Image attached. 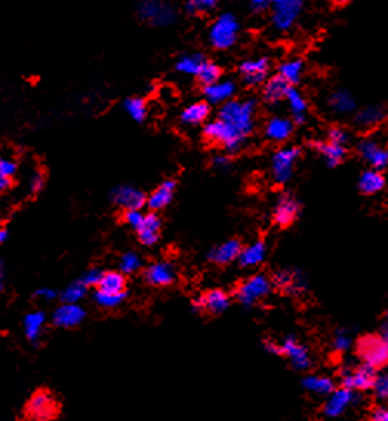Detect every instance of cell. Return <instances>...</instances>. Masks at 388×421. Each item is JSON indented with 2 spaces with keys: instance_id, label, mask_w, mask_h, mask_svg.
Masks as SVG:
<instances>
[{
  "instance_id": "6da1fadb",
  "label": "cell",
  "mask_w": 388,
  "mask_h": 421,
  "mask_svg": "<svg viewBox=\"0 0 388 421\" xmlns=\"http://www.w3.org/2000/svg\"><path fill=\"white\" fill-rule=\"evenodd\" d=\"M218 118L238 131L241 136L248 137L254 129L256 102L253 98H245V100L232 98V100L222 103Z\"/></svg>"
},
{
  "instance_id": "7a4b0ae2",
  "label": "cell",
  "mask_w": 388,
  "mask_h": 421,
  "mask_svg": "<svg viewBox=\"0 0 388 421\" xmlns=\"http://www.w3.org/2000/svg\"><path fill=\"white\" fill-rule=\"evenodd\" d=\"M137 17L154 28H167L177 21V8L171 0H139Z\"/></svg>"
},
{
  "instance_id": "3957f363",
  "label": "cell",
  "mask_w": 388,
  "mask_h": 421,
  "mask_svg": "<svg viewBox=\"0 0 388 421\" xmlns=\"http://www.w3.org/2000/svg\"><path fill=\"white\" fill-rule=\"evenodd\" d=\"M241 23L232 12H222L213 21L208 30V41L212 47L225 51L233 48L239 39Z\"/></svg>"
},
{
  "instance_id": "277c9868",
  "label": "cell",
  "mask_w": 388,
  "mask_h": 421,
  "mask_svg": "<svg viewBox=\"0 0 388 421\" xmlns=\"http://www.w3.org/2000/svg\"><path fill=\"white\" fill-rule=\"evenodd\" d=\"M273 289V280H269L264 274H254L242 281L236 289V300L245 307L253 306L259 301L265 300Z\"/></svg>"
},
{
  "instance_id": "5b68a950",
  "label": "cell",
  "mask_w": 388,
  "mask_h": 421,
  "mask_svg": "<svg viewBox=\"0 0 388 421\" xmlns=\"http://www.w3.org/2000/svg\"><path fill=\"white\" fill-rule=\"evenodd\" d=\"M203 136H205V139L212 143L221 144V147L223 149H227L228 153H236V151H239L247 140V137L241 136L238 131L233 129L229 125L221 120V118L208 122L205 125V128H203Z\"/></svg>"
},
{
  "instance_id": "8992f818",
  "label": "cell",
  "mask_w": 388,
  "mask_h": 421,
  "mask_svg": "<svg viewBox=\"0 0 388 421\" xmlns=\"http://www.w3.org/2000/svg\"><path fill=\"white\" fill-rule=\"evenodd\" d=\"M356 352L360 361L380 369L388 365V346L380 335H364L356 343Z\"/></svg>"
},
{
  "instance_id": "52a82bcc",
  "label": "cell",
  "mask_w": 388,
  "mask_h": 421,
  "mask_svg": "<svg viewBox=\"0 0 388 421\" xmlns=\"http://www.w3.org/2000/svg\"><path fill=\"white\" fill-rule=\"evenodd\" d=\"M300 159V149L298 147H287L276 151L272 157V177L278 185H285L294 175L296 164Z\"/></svg>"
},
{
  "instance_id": "ba28073f",
  "label": "cell",
  "mask_w": 388,
  "mask_h": 421,
  "mask_svg": "<svg viewBox=\"0 0 388 421\" xmlns=\"http://www.w3.org/2000/svg\"><path fill=\"white\" fill-rule=\"evenodd\" d=\"M302 10H304V0H276L272 6L273 28L279 32L290 31L298 22Z\"/></svg>"
},
{
  "instance_id": "9c48e42d",
  "label": "cell",
  "mask_w": 388,
  "mask_h": 421,
  "mask_svg": "<svg viewBox=\"0 0 388 421\" xmlns=\"http://www.w3.org/2000/svg\"><path fill=\"white\" fill-rule=\"evenodd\" d=\"M59 412V404L56 398L48 391H39L28 400L26 404V415L31 420L47 421L52 420Z\"/></svg>"
},
{
  "instance_id": "30bf717a",
  "label": "cell",
  "mask_w": 388,
  "mask_h": 421,
  "mask_svg": "<svg viewBox=\"0 0 388 421\" xmlns=\"http://www.w3.org/2000/svg\"><path fill=\"white\" fill-rule=\"evenodd\" d=\"M239 74L242 80L248 87H259L264 85L269 74V58L268 57H254L245 58L239 65Z\"/></svg>"
},
{
  "instance_id": "8fae6325",
  "label": "cell",
  "mask_w": 388,
  "mask_h": 421,
  "mask_svg": "<svg viewBox=\"0 0 388 421\" xmlns=\"http://www.w3.org/2000/svg\"><path fill=\"white\" fill-rule=\"evenodd\" d=\"M273 285L284 294L298 297V295L305 292L307 279L304 272L299 271V269H282V271L276 272Z\"/></svg>"
},
{
  "instance_id": "7c38bea8",
  "label": "cell",
  "mask_w": 388,
  "mask_h": 421,
  "mask_svg": "<svg viewBox=\"0 0 388 421\" xmlns=\"http://www.w3.org/2000/svg\"><path fill=\"white\" fill-rule=\"evenodd\" d=\"M280 354L285 355L296 371H307L312 367V354L305 345L294 337H287L280 345Z\"/></svg>"
},
{
  "instance_id": "4fadbf2b",
  "label": "cell",
  "mask_w": 388,
  "mask_h": 421,
  "mask_svg": "<svg viewBox=\"0 0 388 421\" xmlns=\"http://www.w3.org/2000/svg\"><path fill=\"white\" fill-rule=\"evenodd\" d=\"M358 154L370 168L382 171L388 166V149L374 139H364L358 144Z\"/></svg>"
},
{
  "instance_id": "5bb4252c",
  "label": "cell",
  "mask_w": 388,
  "mask_h": 421,
  "mask_svg": "<svg viewBox=\"0 0 388 421\" xmlns=\"http://www.w3.org/2000/svg\"><path fill=\"white\" fill-rule=\"evenodd\" d=\"M376 375V369L373 366L363 363L342 374V386L350 387L353 391H368L371 389Z\"/></svg>"
},
{
  "instance_id": "9a60e30c",
  "label": "cell",
  "mask_w": 388,
  "mask_h": 421,
  "mask_svg": "<svg viewBox=\"0 0 388 421\" xmlns=\"http://www.w3.org/2000/svg\"><path fill=\"white\" fill-rule=\"evenodd\" d=\"M354 403V391L350 387L342 386L339 389H334L330 396H327L324 404V415L328 418H338L350 409Z\"/></svg>"
},
{
  "instance_id": "2e32d148",
  "label": "cell",
  "mask_w": 388,
  "mask_h": 421,
  "mask_svg": "<svg viewBox=\"0 0 388 421\" xmlns=\"http://www.w3.org/2000/svg\"><path fill=\"white\" fill-rule=\"evenodd\" d=\"M299 202L290 193H285L279 197L273 210V222L280 228L293 225V222L299 215Z\"/></svg>"
},
{
  "instance_id": "e0dca14e",
  "label": "cell",
  "mask_w": 388,
  "mask_h": 421,
  "mask_svg": "<svg viewBox=\"0 0 388 421\" xmlns=\"http://www.w3.org/2000/svg\"><path fill=\"white\" fill-rule=\"evenodd\" d=\"M85 317H87V312H85V309L81 305L63 301V303L52 312V323L57 327L71 329L81 325Z\"/></svg>"
},
{
  "instance_id": "ac0fdd59",
  "label": "cell",
  "mask_w": 388,
  "mask_h": 421,
  "mask_svg": "<svg viewBox=\"0 0 388 421\" xmlns=\"http://www.w3.org/2000/svg\"><path fill=\"white\" fill-rule=\"evenodd\" d=\"M238 85L232 78H219L218 82L203 87V96L210 105H222L234 98Z\"/></svg>"
},
{
  "instance_id": "d6986e66",
  "label": "cell",
  "mask_w": 388,
  "mask_h": 421,
  "mask_svg": "<svg viewBox=\"0 0 388 421\" xmlns=\"http://www.w3.org/2000/svg\"><path fill=\"white\" fill-rule=\"evenodd\" d=\"M177 279L176 266L171 261L151 263L145 271V280L151 286H170Z\"/></svg>"
},
{
  "instance_id": "ffe728a7",
  "label": "cell",
  "mask_w": 388,
  "mask_h": 421,
  "mask_svg": "<svg viewBox=\"0 0 388 421\" xmlns=\"http://www.w3.org/2000/svg\"><path fill=\"white\" fill-rule=\"evenodd\" d=\"M194 309H202L213 315L223 314L229 307V295L222 289H213L194 300Z\"/></svg>"
},
{
  "instance_id": "44dd1931",
  "label": "cell",
  "mask_w": 388,
  "mask_h": 421,
  "mask_svg": "<svg viewBox=\"0 0 388 421\" xmlns=\"http://www.w3.org/2000/svg\"><path fill=\"white\" fill-rule=\"evenodd\" d=\"M294 131L293 118H287L282 116H274L268 118L265 125V139L273 143H284L290 139Z\"/></svg>"
},
{
  "instance_id": "7402d4cb",
  "label": "cell",
  "mask_w": 388,
  "mask_h": 421,
  "mask_svg": "<svg viewBox=\"0 0 388 421\" xmlns=\"http://www.w3.org/2000/svg\"><path fill=\"white\" fill-rule=\"evenodd\" d=\"M111 200L123 209H141L147 203V195L133 186H117L111 193Z\"/></svg>"
},
{
  "instance_id": "603a6c76",
  "label": "cell",
  "mask_w": 388,
  "mask_h": 421,
  "mask_svg": "<svg viewBox=\"0 0 388 421\" xmlns=\"http://www.w3.org/2000/svg\"><path fill=\"white\" fill-rule=\"evenodd\" d=\"M242 245L239 240H227L221 243L219 246L213 248L212 251L208 252V260L216 265H228V263H233L234 260H238L241 254Z\"/></svg>"
},
{
  "instance_id": "cb8c5ba5",
  "label": "cell",
  "mask_w": 388,
  "mask_h": 421,
  "mask_svg": "<svg viewBox=\"0 0 388 421\" xmlns=\"http://www.w3.org/2000/svg\"><path fill=\"white\" fill-rule=\"evenodd\" d=\"M313 147L322 155V159L325 160V163L330 168L338 166V164H340L342 162H344L345 155H347V147H345V144L334 143L331 140L314 142Z\"/></svg>"
},
{
  "instance_id": "d4e9b609",
  "label": "cell",
  "mask_w": 388,
  "mask_h": 421,
  "mask_svg": "<svg viewBox=\"0 0 388 421\" xmlns=\"http://www.w3.org/2000/svg\"><path fill=\"white\" fill-rule=\"evenodd\" d=\"M292 85L287 80H284L279 74L274 77H269L264 83V88H262V97L267 103L276 105L282 100H285L288 89H290Z\"/></svg>"
},
{
  "instance_id": "484cf974",
  "label": "cell",
  "mask_w": 388,
  "mask_h": 421,
  "mask_svg": "<svg viewBox=\"0 0 388 421\" xmlns=\"http://www.w3.org/2000/svg\"><path fill=\"white\" fill-rule=\"evenodd\" d=\"M328 108L336 116H348L356 111V100L347 89H336L328 96Z\"/></svg>"
},
{
  "instance_id": "4316f807",
  "label": "cell",
  "mask_w": 388,
  "mask_h": 421,
  "mask_svg": "<svg viewBox=\"0 0 388 421\" xmlns=\"http://www.w3.org/2000/svg\"><path fill=\"white\" fill-rule=\"evenodd\" d=\"M161 226L162 223L159 215L154 213L145 214V220H143L142 226L137 229V235H139V240L143 246H153L159 241Z\"/></svg>"
},
{
  "instance_id": "83f0119b",
  "label": "cell",
  "mask_w": 388,
  "mask_h": 421,
  "mask_svg": "<svg viewBox=\"0 0 388 421\" xmlns=\"http://www.w3.org/2000/svg\"><path fill=\"white\" fill-rule=\"evenodd\" d=\"M265 257H267L265 243L258 240V241H253L252 245L241 249L238 261L242 268H256L264 263Z\"/></svg>"
},
{
  "instance_id": "f1b7e54d",
  "label": "cell",
  "mask_w": 388,
  "mask_h": 421,
  "mask_svg": "<svg viewBox=\"0 0 388 421\" xmlns=\"http://www.w3.org/2000/svg\"><path fill=\"white\" fill-rule=\"evenodd\" d=\"M387 113L382 107H367L364 109H359L356 116H354V123L358 125L360 129H371L374 127H378L379 123H382L385 120Z\"/></svg>"
},
{
  "instance_id": "f546056e",
  "label": "cell",
  "mask_w": 388,
  "mask_h": 421,
  "mask_svg": "<svg viewBox=\"0 0 388 421\" xmlns=\"http://www.w3.org/2000/svg\"><path fill=\"white\" fill-rule=\"evenodd\" d=\"M174 191H176V183L173 180L163 182L159 188L151 193V195L147 199V205L153 210L167 208L171 200H173Z\"/></svg>"
},
{
  "instance_id": "4dcf8cb0",
  "label": "cell",
  "mask_w": 388,
  "mask_h": 421,
  "mask_svg": "<svg viewBox=\"0 0 388 421\" xmlns=\"http://www.w3.org/2000/svg\"><path fill=\"white\" fill-rule=\"evenodd\" d=\"M285 100L288 103V107H290L292 116H293V122L294 123H304L307 120V113H308V103L305 100L304 94L300 93L299 89H296L293 85L288 89Z\"/></svg>"
},
{
  "instance_id": "1f68e13d",
  "label": "cell",
  "mask_w": 388,
  "mask_h": 421,
  "mask_svg": "<svg viewBox=\"0 0 388 421\" xmlns=\"http://www.w3.org/2000/svg\"><path fill=\"white\" fill-rule=\"evenodd\" d=\"M210 103L205 102H196L188 105V107L182 111L181 114V122L183 125H188V127H194V125H201L203 122H207V118L210 117Z\"/></svg>"
},
{
  "instance_id": "d6a6232c",
  "label": "cell",
  "mask_w": 388,
  "mask_h": 421,
  "mask_svg": "<svg viewBox=\"0 0 388 421\" xmlns=\"http://www.w3.org/2000/svg\"><path fill=\"white\" fill-rule=\"evenodd\" d=\"M385 188V177L379 169H368L359 177V189L360 193L367 195H373L380 193Z\"/></svg>"
},
{
  "instance_id": "836d02e7",
  "label": "cell",
  "mask_w": 388,
  "mask_h": 421,
  "mask_svg": "<svg viewBox=\"0 0 388 421\" xmlns=\"http://www.w3.org/2000/svg\"><path fill=\"white\" fill-rule=\"evenodd\" d=\"M302 386H304L310 393L320 397L330 396V393L336 389V387H334V381L330 377H325V375H314V374L307 375V377L302 380Z\"/></svg>"
},
{
  "instance_id": "e575fe53",
  "label": "cell",
  "mask_w": 388,
  "mask_h": 421,
  "mask_svg": "<svg viewBox=\"0 0 388 421\" xmlns=\"http://www.w3.org/2000/svg\"><path fill=\"white\" fill-rule=\"evenodd\" d=\"M45 323H47V315L42 311H34L25 315L23 331L26 338H28L31 343H36V341H39V338L42 337Z\"/></svg>"
},
{
  "instance_id": "d590c367",
  "label": "cell",
  "mask_w": 388,
  "mask_h": 421,
  "mask_svg": "<svg viewBox=\"0 0 388 421\" xmlns=\"http://www.w3.org/2000/svg\"><path fill=\"white\" fill-rule=\"evenodd\" d=\"M205 56H202L201 52H190V54H183L176 62V71L185 76H197L201 67L205 62Z\"/></svg>"
},
{
  "instance_id": "8d00e7d4",
  "label": "cell",
  "mask_w": 388,
  "mask_h": 421,
  "mask_svg": "<svg viewBox=\"0 0 388 421\" xmlns=\"http://www.w3.org/2000/svg\"><path fill=\"white\" fill-rule=\"evenodd\" d=\"M278 74L287 80L290 85L300 82L302 74H304V61L302 58H290L279 65Z\"/></svg>"
},
{
  "instance_id": "74e56055",
  "label": "cell",
  "mask_w": 388,
  "mask_h": 421,
  "mask_svg": "<svg viewBox=\"0 0 388 421\" xmlns=\"http://www.w3.org/2000/svg\"><path fill=\"white\" fill-rule=\"evenodd\" d=\"M123 109L134 122H143L147 118V103L141 97H130L123 102Z\"/></svg>"
},
{
  "instance_id": "f35d334b",
  "label": "cell",
  "mask_w": 388,
  "mask_h": 421,
  "mask_svg": "<svg viewBox=\"0 0 388 421\" xmlns=\"http://www.w3.org/2000/svg\"><path fill=\"white\" fill-rule=\"evenodd\" d=\"M125 281L123 272H103L102 279L99 281V289L108 292H125Z\"/></svg>"
},
{
  "instance_id": "ab89813d",
  "label": "cell",
  "mask_w": 388,
  "mask_h": 421,
  "mask_svg": "<svg viewBox=\"0 0 388 421\" xmlns=\"http://www.w3.org/2000/svg\"><path fill=\"white\" fill-rule=\"evenodd\" d=\"M196 77L203 87H207V85H212L214 82H218L219 78H222V68L218 63H214L212 61H205Z\"/></svg>"
},
{
  "instance_id": "60d3db41",
  "label": "cell",
  "mask_w": 388,
  "mask_h": 421,
  "mask_svg": "<svg viewBox=\"0 0 388 421\" xmlns=\"http://www.w3.org/2000/svg\"><path fill=\"white\" fill-rule=\"evenodd\" d=\"M219 5V0H185L183 10L190 16H199L205 12H212Z\"/></svg>"
},
{
  "instance_id": "b9f144b4",
  "label": "cell",
  "mask_w": 388,
  "mask_h": 421,
  "mask_svg": "<svg viewBox=\"0 0 388 421\" xmlns=\"http://www.w3.org/2000/svg\"><path fill=\"white\" fill-rule=\"evenodd\" d=\"M125 297H127V294L125 292H108V291H102V289H97V292L94 294L96 303L107 309L121 306Z\"/></svg>"
},
{
  "instance_id": "7bdbcfd3",
  "label": "cell",
  "mask_w": 388,
  "mask_h": 421,
  "mask_svg": "<svg viewBox=\"0 0 388 421\" xmlns=\"http://www.w3.org/2000/svg\"><path fill=\"white\" fill-rule=\"evenodd\" d=\"M87 288L88 286L82 280L71 283L62 292V300L67 301V303H79L85 297V294H87Z\"/></svg>"
},
{
  "instance_id": "ee69618b",
  "label": "cell",
  "mask_w": 388,
  "mask_h": 421,
  "mask_svg": "<svg viewBox=\"0 0 388 421\" xmlns=\"http://www.w3.org/2000/svg\"><path fill=\"white\" fill-rule=\"evenodd\" d=\"M141 266H142V260L139 257V254L130 251V252H125L121 257L119 268H121V272L123 274L137 272L141 269Z\"/></svg>"
},
{
  "instance_id": "f6af8a7d",
  "label": "cell",
  "mask_w": 388,
  "mask_h": 421,
  "mask_svg": "<svg viewBox=\"0 0 388 421\" xmlns=\"http://www.w3.org/2000/svg\"><path fill=\"white\" fill-rule=\"evenodd\" d=\"M371 391L379 401H388V371L376 375Z\"/></svg>"
},
{
  "instance_id": "bcb514c9",
  "label": "cell",
  "mask_w": 388,
  "mask_h": 421,
  "mask_svg": "<svg viewBox=\"0 0 388 421\" xmlns=\"http://www.w3.org/2000/svg\"><path fill=\"white\" fill-rule=\"evenodd\" d=\"M331 346H333L334 352H338V354H344L347 351H350L351 337L345 331H338L336 334H334Z\"/></svg>"
},
{
  "instance_id": "7dc6e473",
  "label": "cell",
  "mask_w": 388,
  "mask_h": 421,
  "mask_svg": "<svg viewBox=\"0 0 388 421\" xmlns=\"http://www.w3.org/2000/svg\"><path fill=\"white\" fill-rule=\"evenodd\" d=\"M123 220L128 226H131L137 231V229L142 226L143 220H145V214H142L141 209H127L125 210Z\"/></svg>"
},
{
  "instance_id": "c3c4849f",
  "label": "cell",
  "mask_w": 388,
  "mask_h": 421,
  "mask_svg": "<svg viewBox=\"0 0 388 421\" xmlns=\"http://www.w3.org/2000/svg\"><path fill=\"white\" fill-rule=\"evenodd\" d=\"M328 140H331L334 143H339V144H345V147H347V143H348L347 131L339 128V127L331 128L330 131H328Z\"/></svg>"
},
{
  "instance_id": "681fc988",
  "label": "cell",
  "mask_w": 388,
  "mask_h": 421,
  "mask_svg": "<svg viewBox=\"0 0 388 421\" xmlns=\"http://www.w3.org/2000/svg\"><path fill=\"white\" fill-rule=\"evenodd\" d=\"M102 274H103V272L99 271V269H90V271H87V272H85V274L82 275V279H81V280H82L88 288H90V286H99V281H101V279H102Z\"/></svg>"
},
{
  "instance_id": "f907efd6",
  "label": "cell",
  "mask_w": 388,
  "mask_h": 421,
  "mask_svg": "<svg viewBox=\"0 0 388 421\" xmlns=\"http://www.w3.org/2000/svg\"><path fill=\"white\" fill-rule=\"evenodd\" d=\"M17 171V164L12 162L11 159H5V157H0V175L5 177H12Z\"/></svg>"
},
{
  "instance_id": "816d5d0a",
  "label": "cell",
  "mask_w": 388,
  "mask_h": 421,
  "mask_svg": "<svg viewBox=\"0 0 388 421\" xmlns=\"http://www.w3.org/2000/svg\"><path fill=\"white\" fill-rule=\"evenodd\" d=\"M45 185V175L41 173V171H36V173H32L30 177V191L31 193H39Z\"/></svg>"
},
{
  "instance_id": "f5cc1de1",
  "label": "cell",
  "mask_w": 388,
  "mask_h": 421,
  "mask_svg": "<svg viewBox=\"0 0 388 421\" xmlns=\"http://www.w3.org/2000/svg\"><path fill=\"white\" fill-rule=\"evenodd\" d=\"M274 2L276 0H248V5L254 12H262L268 8H272Z\"/></svg>"
},
{
  "instance_id": "db71d44e",
  "label": "cell",
  "mask_w": 388,
  "mask_h": 421,
  "mask_svg": "<svg viewBox=\"0 0 388 421\" xmlns=\"http://www.w3.org/2000/svg\"><path fill=\"white\" fill-rule=\"evenodd\" d=\"M371 420L374 421H388V407L379 406L371 412Z\"/></svg>"
},
{
  "instance_id": "11a10c76",
  "label": "cell",
  "mask_w": 388,
  "mask_h": 421,
  "mask_svg": "<svg viewBox=\"0 0 388 421\" xmlns=\"http://www.w3.org/2000/svg\"><path fill=\"white\" fill-rule=\"evenodd\" d=\"M36 295H37L39 299L51 301V300H54V299H56L57 292L54 291V289H51V288H42V289H39V291L36 292Z\"/></svg>"
},
{
  "instance_id": "9f6ffc18",
  "label": "cell",
  "mask_w": 388,
  "mask_h": 421,
  "mask_svg": "<svg viewBox=\"0 0 388 421\" xmlns=\"http://www.w3.org/2000/svg\"><path fill=\"white\" fill-rule=\"evenodd\" d=\"M213 164L216 168H221V169H223V168H227L228 164H229V159L227 155H216L214 159H213Z\"/></svg>"
},
{
  "instance_id": "6f0895ef",
  "label": "cell",
  "mask_w": 388,
  "mask_h": 421,
  "mask_svg": "<svg viewBox=\"0 0 388 421\" xmlns=\"http://www.w3.org/2000/svg\"><path fill=\"white\" fill-rule=\"evenodd\" d=\"M265 351L269 354H280V346H278V343H273V341H267Z\"/></svg>"
},
{
  "instance_id": "680465c9",
  "label": "cell",
  "mask_w": 388,
  "mask_h": 421,
  "mask_svg": "<svg viewBox=\"0 0 388 421\" xmlns=\"http://www.w3.org/2000/svg\"><path fill=\"white\" fill-rule=\"evenodd\" d=\"M11 186V177H5L0 175V193H3Z\"/></svg>"
},
{
  "instance_id": "91938a15",
  "label": "cell",
  "mask_w": 388,
  "mask_h": 421,
  "mask_svg": "<svg viewBox=\"0 0 388 421\" xmlns=\"http://www.w3.org/2000/svg\"><path fill=\"white\" fill-rule=\"evenodd\" d=\"M380 337L384 338V341H385L387 346H388V320H385V323L382 326V331H380Z\"/></svg>"
},
{
  "instance_id": "94428289",
  "label": "cell",
  "mask_w": 388,
  "mask_h": 421,
  "mask_svg": "<svg viewBox=\"0 0 388 421\" xmlns=\"http://www.w3.org/2000/svg\"><path fill=\"white\" fill-rule=\"evenodd\" d=\"M3 288H5V272H3L2 261H0V292L3 291Z\"/></svg>"
},
{
  "instance_id": "6125c7cd",
  "label": "cell",
  "mask_w": 388,
  "mask_h": 421,
  "mask_svg": "<svg viewBox=\"0 0 388 421\" xmlns=\"http://www.w3.org/2000/svg\"><path fill=\"white\" fill-rule=\"evenodd\" d=\"M6 239V233H5V229H2L0 228V245H2L3 243V240Z\"/></svg>"
},
{
  "instance_id": "be15d7a7",
  "label": "cell",
  "mask_w": 388,
  "mask_h": 421,
  "mask_svg": "<svg viewBox=\"0 0 388 421\" xmlns=\"http://www.w3.org/2000/svg\"><path fill=\"white\" fill-rule=\"evenodd\" d=\"M339 3H347V2H350V0H338Z\"/></svg>"
}]
</instances>
